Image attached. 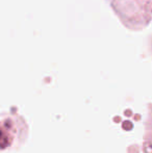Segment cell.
<instances>
[{"mask_svg":"<svg viewBox=\"0 0 152 153\" xmlns=\"http://www.w3.org/2000/svg\"><path fill=\"white\" fill-rule=\"evenodd\" d=\"M121 22L134 30L146 27L151 19V0H110Z\"/></svg>","mask_w":152,"mask_h":153,"instance_id":"1","label":"cell"}]
</instances>
